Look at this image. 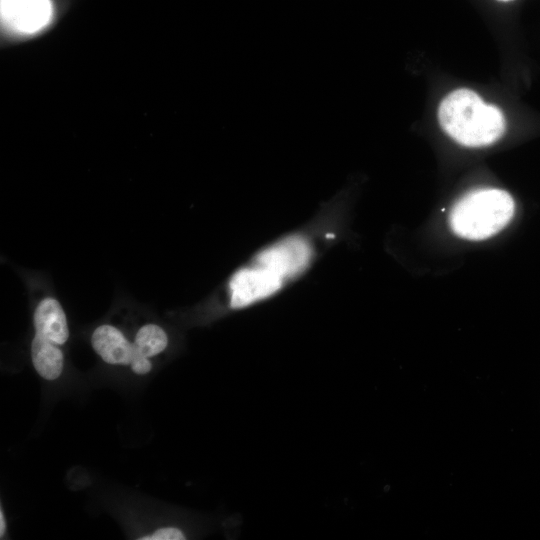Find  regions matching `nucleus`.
I'll use <instances>...</instances> for the list:
<instances>
[{"label":"nucleus","mask_w":540,"mask_h":540,"mask_svg":"<svg viewBox=\"0 0 540 540\" xmlns=\"http://www.w3.org/2000/svg\"><path fill=\"white\" fill-rule=\"evenodd\" d=\"M34 326L36 333L62 345L69 336L65 313L59 302L52 298H45L37 306L34 313Z\"/></svg>","instance_id":"0eeeda50"},{"label":"nucleus","mask_w":540,"mask_h":540,"mask_svg":"<svg viewBox=\"0 0 540 540\" xmlns=\"http://www.w3.org/2000/svg\"><path fill=\"white\" fill-rule=\"evenodd\" d=\"M50 0H0L1 24L9 32L30 35L51 20Z\"/></svg>","instance_id":"7ed1b4c3"},{"label":"nucleus","mask_w":540,"mask_h":540,"mask_svg":"<svg viewBox=\"0 0 540 540\" xmlns=\"http://www.w3.org/2000/svg\"><path fill=\"white\" fill-rule=\"evenodd\" d=\"M282 278L261 263L238 271L230 281L231 307L241 308L273 294L281 286Z\"/></svg>","instance_id":"20e7f679"},{"label":"nucleus","mask_w":540,"mask_h":540,"mask_svg":"<svg viewBox=\"0 0 540 540\" xmlns=\"http://www.w3.org/2000/svg\"><path fill=\"white\" fill-rule=\"evenodd\" d=\"M92 346L97 354L109 364H131L134 356L133 344L128 342L120 330L102 325L92 334Z\"/></svg>","instance_id":"423d86ee"},{"label":"nucleus","mask_w":540,"mask_h":540,"mask_svg":"<svg viewBox=\"0 0 540 540\" xmlns=\"http://www.w3.org/2000/svg\"><path fill=\"white\" fill-rule=\"evenodd\" d=\"M442 129L466 147L493 144L505 132V118L499 108L486 104L474 91L457 89L448 94L438 108Z\"/></svg>","instance_id":"f257e3e1"},{"label":"nucleus","mask_w":540,"mask_h":540,"mask_svg":"<svg viewBox=\"0 0 540 540\" xmlns=\"http://www.w3.org/2000/svg\"><path fill=\"white\" fill-rule=\"evenodd\" d=\"M185 537L183 533L173 527L161 528L154 532L152 535L141 538L142 540H183Z\"/></svg>","instance_id":"9d476101"},{"label":"nucleus","mask_w":540,"mask_h":540,"mask_svg":"<svg viewBox=\"0 0 540 540\" xmlns=\"http://www.w3.org/2000/svg\"><path fill=\"white\" fill-rule=\"evenodd\" d=\"M308 260V248L298 239H289L263 252L259 263L282 277L299 271Z\"/></svg>","instance_id":"39448f33"},{"label":"nucleus","mask_w":540,"mask_h":540,"mask_svg":"<svg viewBox=\"0 0 540 540\" xmlns=\"http://www.w3.org/2000/svg\"><path fill=\"white\" fill-rule=\"evenodd\" d=\"M132 370L136 374H146L151 370V362L143 356H134L131 362Z\"/></svg>","instance_id":"9b49d317"},{"label":"nucleus","mask_w":540,"mask_h":540,"mask_svg":"<svg viewBox=\"0 0 540 540\" xmlns=\"http://www.w3.org/2000/svg\"><path fill=\"white\" fill-rule=\"evenodd\" d=\"M5 531V521H4V517H3V512L2 510L0 511V534L1 536L3 535Z\"/></svg>","instance_id":"f8f14e48"},{"label":"nucleus","mask_w":540,"mask_h":540,"mask_svg":"<svg viewBox=\"0 0 540 540\" xmlns=\"http://www.w3.org/2000/svg\"><path fill=\"white\" fill-rule=\"evenodd\" d=\"M58 345L36 333L31 346L33 365L45 379L53 380L63 369V354Z\"/></svg>","instance_id":"6e6552de"},{"label":"nucleus","mask_w":540,"mask_h":540,"mask_svg":"<svg viewBox=\"0 0 540 540\" xmlns=\"http://www.w3.org/2000/svg\"><path fill=\"white\" fill-rule=\"evenodd\" d=\"M514 212L515 202L507 191L483 188L469 192L455 203L449 214V225L458 237L479 241L504 229Z\"/></svg>","instance_id":"f03ea898"},{"label":"nucleus","mask_w":540,"mask_h":540,"mask_svg":"<svg viewBox=\"0 0 540 540\" xmlns=\"http://www.w3.org/2000/svg\"><path fill=\"white\" fill-rule=\"evenodd\" d=\"M499 2H510V1H513V0H497Z\"/></svg>","instance_id":"ddd939ff"},{"label":"nucleus","mask_w":540,"mask_h":540,"mask_svg":"<svg viewBox=\"0 0 540 540\" xmlns=\"http://www.w3.org/2000/svg\"><path fill=\"white\" fill-rule=\"evenodd\" d=\"M167 343V335L162 328L154 324L145 325L136 334L133 343L134 356H155L166 348Z\"/></svg>","instance_id":"1a4fd4ad"}]
</instances>
